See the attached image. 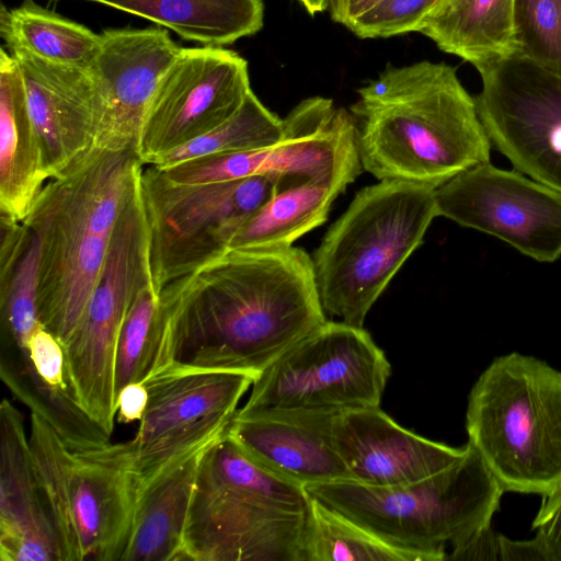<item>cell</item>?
<instances>
[{
  "label": "cell",
  "mask_w": 561,
  "mask_h": 561,
  "mask_svg": "<svg viewBox=\"0 0 561 561\" xmlns=\"http://www.w3.org/2000/svg\"><path fill=\"white\" fill-rule=\"evenodd\" d=\"M466 430L504 491L549 493L561 481V370L511 353L468 396Z\"/></svg>",
  "instance_id": "obj_6"
},
{
  "label": "cell",
  "mask_w": 561,
  "mask_h": 561,
  "mask_svg": "<svg viewBox=\"0 0 561 561\" xmlns=\"http://www.w3.org/2000/svg\"><path fill=\"white\" fill-rule=\"evenodd\" d=\"M28 444L62 561H122L137 502L133 476L112 462L71 450L34 412Z\"/></svg>",
  "instance_id": "obj_7"
},
{
  "label": "cell",
  "mask_w": 561,
  "mask_h": 561,
  "mask_svg": "<svg viewBox=\"0 0 561 561\" xmlns=\"http://www.w3.org/2000/svg\"><path fill=\"white\" fill-rule=\"evenodd\" d=\"M248 61L224 47L179 50L145 115L137 156L151 165L162 154L217 128L251 91Z\"/></svg>",
  "instance_id": "obj_13"
},
{
  "label": "cell",
  "mask_w": 561,
  "mask_h": 561,
  "mask_svg": "<svg viewBox=\"0 0 561 561\" xmlns=\"http://www.w3.org/2000/svg\"><path fill=\"white\" fill-rule=\"evenodd\" d=\"M362 171L355 145L314 175L277 180L272 197L243 224L229 249L293 247L325 222L333 202Z\"/></svg>",
  "instance_id": "obj_22"
},
{
  "label": "cell",
  "mask_w": 561,
  "mask_h": 561,
  "mask_svg": "<svg viewBox=\"0 0 561 561\" xmlns=\"http://www.w3.org/2000/svg\"><path fill=\"white\" fill-rule=\"evenodd\" d=\"M0 560L62 561L23 416L5 398L0 404Z\"/></svg>",
  "instance_id": "obj_21"
},
{
  "label": "cell",
  "mask_w": 561,
  "mask_h": 561,
  "mask_svg": "<svg viewBox=\"0 0 561 561\" xmlns=\"http://www.w3.org/2000/svg\"><path fill=\"white\" fill-rule=\"evenodd\" d=\"M305 489L381 540L428 561L447 560V546L457 549L490 527L505 492L470 443L457 462L413 483L335 481Z\"/></svg>",
  "instance_id": "obj_5"
},
{
  "label": "cell",
  "mask_w": 561,
  "mask_h": 561,
  "mask_svg": "<svg viewBox=\"0 0 561 561\" xmlns=\"http://www.w3.org/2000/svg\"><path fill=\"white\" fill-rule=\"evenodd\" d=\"M284 121L282 138L262 148L203 156L165 169L178 184H209L267 176L275 180L314 175L357 145L354 116L331 99L299 102Z\"/></svg>",
  "instance_id": "obj_15"
},
{
  "label": "cell",
  "mask_w": 561,
  "mask_h": 561,
  "mask_svg": "<svg viewBox=\"0 0 561 561\" xmlns=\"http://www.w3.org/2000/svg\"><path fill=\"white\" fill-rule=\"evenodd\" d=\"M168 306L153 282L141 287L122 323L115 357V393L154 371L167 325Z\"/></svg>",
  "instance_id": "obj_31"
},
{
  "label": "cell",
  "mask_w": 561,
  "mask_h": 561,
  "mask_svg": "<svg viewBox=\"0 0 561 561\" xmlns=\"http://www.w3.org/2000/svg\"><path fill=\"white\" fill-rule=\"evenodd\" d=\"M438 216L490 234L541 263L561 256V192L491 162L471 167L437 188Z\"/></svg>",
  "instance_id": "obj_14"
},
{
  "label": "cell",
  "mask_w": 561,
  "mask_h": 561,
  "mask_svg": "<svg viewBox=\"0 0 561 561\" xmlns=\"http://www.w3.org/2000/svg\"><path fill=\"white\" fill-rule=\"evenodd\" d=\"M181 49L163 27L106 28L90 69L102 114L95 146L137 154L146 112L156 88Z\"/></svg>",
  "instance_id": "obj_17"
},
{
  "label": "cell",
  "mask_w": 561,
  "mask_h": 561,
  "mask_svg": "<svg viewBox=\"0 0 561 561\" xmlns=\"http://www.w3.org/2000/svg\"><path fill=\"white\" fill-rule=\"evenodd\" d=\"M202 468L227 486L277 510L291 513H306L308 510L310 495L305 486L262 465L227 433L206 449Z\"/></svg>",
  "instance_id": "obj_30"
},
{
  "label": "cell",
  "mask_w": 561,
  "mask_h": 561,
  "mask_svg": "<svg viewBox=\"0 0 561 561\" xmlns=\"http://www.w3.org/2000/svg\"><path fill=\"white\" fill-rule=\"evenodd\" d=\"M167 367L259 376L327 321L311 255L298 247L229 249L161 290Z\"/></svg>",
  "instance_id": "obj_1"
},
{
  "label": "cell",
  "mask_w": 561,
  "mask_h": 561,
  "mask_svg": "<svg viewBox=\"0 0 561 561\" xmlns=\"http://www.w3.org/2000/svg\"><path fill=\"white\" fill-rule=\"evenodd\" d=\"M310 15L323 12L329 9L330 0H297Z\"/></svg>",
  "instance_id": "obj_40"
},
{
  "label": "cell",
  "mask_w": 561,
  "mask_h": 561,
  "mask_svg": "<svg viewBox=\"0 0 561 561\" xmlns=\"http://www.w3.org/2000/svg\"><path fill=\"white\" fill-rule=\"evenodd\" d=\"M23 77L31 117L49 179L95 146L102 101L89 70L12 49Z\"/></svg>",
  "instance_id": "obj_18"
},
{
  "label": "cell",
  "mask_w": 561,
  "mask_h": 561,
  "mask_svg": "<svg viewBox=\"0 0 561 561\" xmlns=\"http://www.w3.org/2000/svg\"><path fill=\"white\" fill-rule=\"evenodd\" d=\"M350 107L364 171L437 188L458 173L489 162L492 145L476 99L454 67L422 60L388 64L357 90Z\"/></svg>",
  "instance_id": "obj_2"
},
{
  "label": "cell",
  "mask_w": 561,
  "mask_h": 561,
  "mask_svg": "<svg viewBox=\"0 0 561 561\" xmlns=\"http://www.w3.org/2000/svg\"><path fill=\"white\" fill-rule=\"evenodd\" d=\"M447 560H500L499 534L491 526L483 529L459 548L451 550Z\"/></svg>",
  "instance_id": "obj_37"
},
{
  "label": "cell",
  "mask_w": 561,
  "mask_h": 561,
  "mask_svg": "<svg viewBox=\"0 0 561 561\" xmlns=\"http://www.w3.org/2000/svg\"><path fill=\"white\" fill-rule=\"evenodd\" d=\"M419 32L477 66L514 53V0H438Z\"/></svg>",
  "instance_id": "obj_26"
},
{
  "label": "cell",
  "mask_w": 561,
  "mask_h": 561,
  "mask_svg": "<svg viewBox=\"0 0 561 561\" xmlns=\"http://www.w3.org/2000/svg\"><path fill=\"white\" fill-rule=\"evenodd\" d=\"M283 134V118L271 112L251 90L230 119L162 154L151 165L163 169L203 156L262 148L278 141Z\"/></svg>",
  "instance_id": "obj_32"
},
{
  "label": "cell",
  "mask_w": 561,
  "mask_h": 561,
  "mask_svg": "<svg viewBox=\"0 0 561 561\" xmlns=\"http://www.w3.org/2000/svg\"><path fill=\"white\" fill-rule=\"evenodd\" d=\"M0 318L2 346L25 350L41 324L39 244L24 221L1 216Z\"/></svg>",
  "instance_id": "obj_27"
},
{
  "label": "cell",
  "mask_w": 561,
  "mask_h": 561,
  "mask_svg": "<svg viewBox=\"0 0 561 561\" xmlns=\"http://www.w3.org/2000/svg\"><path fill=\"white\" fill-rule=\"evenodd\" d=\"M334 414L271 411L234 415L226 433L262 465L305 488L352 481L332 438Z\"/></svg>",
  "instance_id": "obj_20"
},
{
  "label": "cell",
  "mask_w": 561,
  "mask_h": 561,
  "mask_svg": "<svg viewBox=\"0 0 561 561\" xmlns=\"http://www.w3.org/2000/svg\"><path fill=\"white\" fill-rule=\"evenodd\" d=\"M257 376L167 367L144 383L148 405L131 439L82 451L127 470L139 490L164 468L222 436Z\"/></svg>",
  "instance_id": "obj_9"
},
{
  "label": "cell",
  "mask_w": 561,
  "mask_h": 561,
  "mask_svg": "<svg viewBox=\"0 0 561 561\" xmlns=\"http://www.w3.org/2000/svg\"><path fill=\"white\" fill-rule=\"evenodd\" d=\"M154 287L186 276L228 251L243 224L274 194L277 180L250 176L209 184H178L154 165L142 169Z\"/></svg>",
  "instance_id": "obj_10"
},
{
  "label": "cell",
  "mask_w": 561,
  "mask_h": 561,
  "mask_svg": "<svg viewBox=\"0 0 561 561\" xmlns=\"http://www.w3.org/2000/svg\"><path fill=\"white\" fill-rule=\"evenodd\" d=\"M531 529L546 547L551 561H561V481L542 495Z\"/></svg>",
  "instance_id": "obj_35"
},
{
  "label": "cell",
  "mask_w": 561,
  "mask_h": 561,
  "mask_svg": "<svg viewBox=\"0 0 561 561\" xmlns=\"http://www.w3.org/2000/svg\"><path fill=\"white\" fill-rule=\"evenodd\" d=\"M381 1L383 0H330L329 11L334 22L348 28L355 20Z\"/></svg>",
  "instance_id": "obj_39"
},
{
  "label": "cell",
  "mask_w": 561,
  "mask_h": 561,
  "mask_svg": "<svg viewBox=\"0 0 561 561\" xmlns=\"http://www.w3.org/2000/svg\"><path fill=\"white\" fill-rule=\"evenodd\" d=\"M49 180L22 73L0 49V210L16 221L28 215Z\"/></svg>",
  "instance_id": "obj_23"
},
{
  "label": "cell",
  "mask_w": 561,
  "mask_h": 561,
  "mask_svg": "<svg viewBox=\"0 0 561 561\" xmlns=\"http://www.w3.org/2000/svg\"><path fill=\"white\" fill-rule=\"evenodd\" d=\"M148 389L144 382L125 386L116 396V419L121 423L140 422L148 405Z\"/></svg>",
  "instance_id": "obj_36"
},
{
  "label": "cell",
  "mask_w": 561,
  "mask_h": 561,
  "mask_svg": "<svg viewBox=\"0 0 561 561\" xmlns=\"http://www.w3.org/2000/svg\"><path fill=\"white\" fill-rule=\"evenodd\" d=\"M213 443L164 468L138 490L133 530L122 561H182L198 471Z\"/></svg>",
  "instance_id": "obj_24"
},
{
  "label": "cell",
  "mask_w": 561,
  "mask_h": 561,
  "mask_svg": "<svg viewBox=\"0 0 561 561\" xmlns=\"http://www.w3.org/2000/svg\"><path fill=\"white\" fill-rule=\"evenodd\" d=\"M492 147L520 173L561 192V77L513 53L474 66Z\"/></svg>",
  "instance_id": "obj_12"
},
{
  "label": "cell",
  "mask_w": 561,
  "mask_h": 561,
  "mask_svg": "<svg viewBox=\"0 0 561 561\" xmlns=\"http://www.w3.org/2000/svg\"><path fill=\"white\" fill-rule=\"evenodd\" d=\"M437 216L431 186L381 180L359 190L311 255L325 314L364 327Z\"/></svg>",
  "instance_id": "obj_4"
},
{
  "label": "cell",
  "mask_w": 561,
  "mask_h": 561,
  "mask_svg": "<svg viewBox=\"0 0 561 561\" xmlns=\"http://www.w3.org/2000/svg\"><path fill=\"white\" fill-rule=\"evenodd\" d=\"M310 495V494H309ZM302 561H428L403 550L310 495L306 513Z\"/></svg>",
  "instance_id": "obj_29"
},
{
  "label": "cell",
  "mask_w": 561,
  "mask_h": 561,
  "mask_svg": "<svg viewBox=\"0 0 561 561\" xmlns=\"http://www.w3.org/2000/svg\"><path fill=\"white\" fill-rule=\"evenodd\" d=\"M144 165L134 151L94 146L46 182L23 220L39 244V321L62 344L84 311Z\"/></svg>",
  "instance_id": "obj_3"
},
{
  "label": "cell",
  "mask_w": 561,
  "mask_h": 561,
  "mask_svg": "<svg viewBox=\"0 0 561 561\" xmlns=\"http://www.w3.org/2000/svg\"><path fill=\"white\" fill-rule=\"evenodd\" d=\"M0 35L8 50L22 49L47 61L89 71L101 46V34L33 0H23L11 10L1 5Z\"/></svg>",
  "instance_id": "obj_28"
},
{
  "label": "cell",
  "mask_w": 561,
  "mask_h": 561,
  "mask_svg": "<svg viewBox=\"0 0 561 561\" xmlns=\"http://www.w3.org/2000/svg\"><path fill=\"white\" fill-rule=\"evenodd\" d=\"M514 53L561 77V0H514Z\"/></svg>",
  "instance_id": "obj_33"
},
{
  "label": "cell",
  "mask_w": 561,
  "mask_h": 561,
  "mask_svg": "<svg viewBox=\"0 0 561 561\" xmlns=\"http://www.w3.org/2000/svg\"><path fill=\"white\" fill-rule=\"evenodd\" d=\"M438 0H383L347 30L359 38H387L419 32Z\"/></svg>",
  "instance_id": "obj_34"
},
{
  "label": "cell",
  "mask_w": 561,
  "mask_h": 561,
  "mask_svg": "<svg viewBox=\"0 0 561 561\" xmlns=\"http://www.w3.org/2000/svg\"><path fill=\"white\" fill-rule=\"evenodd\" d=\"M499 553L502 561H551L537 536L530 540H513L499 534Z\"/></svg>",
  "instance_id": "obj_38"
},
{
  "label": "cell",
  "mask_w": 561,
  "mask_h": 561,
  "mask_svg": "<svg viewBox=\"0 0 561 561\" xmlns=\"http://www.w3.org/2000/svg\"><path fill=\"white\" fill-rule=\"evenodd\" d=\"M58 2L62 0H50ZM124 11L173 31L181 38L224 47L256 34L264 23L262 0H82Z\"/></svg>",
  "instance_id": "obj_25"
},
{
  "label": "cell",
  "mask_w": 561,
  "mask_h": 561,
  "mask_svg": "<svg viewBox=\"0 0 561 561\" xmlns=\"http://www.w3.org/2000/svg\"><path fill=\"white\" fill-rule=\"evenodd\" d=\"M390 374L385 353L364 327L327 320L255 378L236 415L380 407Z\"/></svg>",
  "instance_id": "obj_8"
},
{
  "label": "cell",
  "mask_w": 561,
  "mask_h": 561,
  "mask_svg": "<svg viewBox=\"0 0 561 561\" xmlns=\"http://www.w3.org/2000/svg\"><path fill=\"white\" fill-rule=\"evenodd\" d=\"M332 438L352 481L392 486L428 478L461 459L468 450L420 436L380 407L333 415Z\"/></svg>",
  "instance_id": "obj_19"
},
{
  "label": "cell",
  "mask_w": 561,
  "mask_h": 561,
  "mask_svg": "<svg viewBox=\"0 0 561 561\" xmlns=\"http://www.w3.org/2000/svg\"><path fill=\"white\" fill-rule=\"evenodd\" d=\"M150 282L148 221L139 176L116 222L84 311L64 344L68 373L82 405L110 434L117 412L115 357L119 330L138 290Z\"/></svg>",
  "instance_id": "obj_11"
},
{
  "label": "cell",
  "mask_w": 561,
  "mask_h": 561,
  "mask_svg": "<svg viewBox=\"0 0 561 561\" xmlns=\"http://www.w3.org/2000/svg\"><path fill=\"white\" fill-rule=\"evenodd\" d=\"M306 513L266 505L219 482L201 465L182 561H302Z\"/></svg>",
  "instance_id": "obj_16"
}]
</instances>
